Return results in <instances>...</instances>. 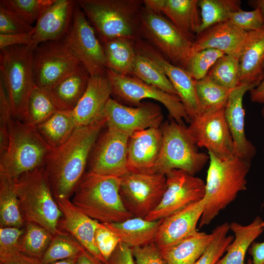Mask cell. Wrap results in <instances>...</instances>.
Masks as SVG:
<instances>
[{
	"label": "cell",
	"mask_w": 264,
	"mask_h": 264,
	"mask_svg": "<svg viewBox=\"0 0 264 264\" xmlns=\"http://www.w3.org/2000/svg\"><path fill=\"white\" fill-rule=\"evenodd\" d=\"M106 125L105 118L78 127L62 145L51 149L43 167L56 199H70L85 174L93 147Z\"/></svg>",
	"instance_id": "cell-1"
},
{
	"label": "cell",
	"mask_w": 264,
	"mask_h": 264,
	"mask_svg": "<svg viewBox=\"0 0 264 264\" xmlns=\"http://www.w3.org/2000/svg\"><path fill=\"white\" fill-rule=\"evenodd\" d=\"M208 154L210 162L204 196L207 202L199 228L209 224L240 192L246 189V176L251 166V161L235 155L220 159Z\"/></svg>",
	"instance_id": "cell-2"
},
{
	"label": "cell",
	"mask_w": 264,
	"mask_h": 264,
	"mask_svg": "<svg viewBox=\"0 0 264 264\" xmlns=\"http://www.w3.org/2000/svg\"><path fill=\"white\" fill-rule=\"evenodd\" d=\"M120 178L86 172L70 199L81 212L102 223L121 222L134 217L120 194Z\"/></svg>",
	"instance_id": "cell-3"
},
{
	"label": "cell",
	"mask_w": 264,
	"mask_h": 264,
	"mask_svg": "<svg viewBox=\"0 0 264 264\" xmlns=\"http://www.w3.org/2000/svg\"><path fill=\"white\" fill-rule=\"evenodd\" d=\"M102 43L118 38L141 39L139 15L142 0H76Z\"/></svg>",
	"instance_id": "cell-4"
},
{
	"label": "cell",
	"mask_w": 264,
	"mask_h": 264,
	"mask_svg": "<svg viewBox=\"0 0 264 264\" xmlns=\"http://www.w3.org/2000/svg\"><path fill=\"white\" fill-rule=\"evenodd\" d=\"M16 180V189L22 217L45 228L54 236L60 233L63 214L42 167L26 173Z\"/></svg>",
	"instance_id": "cell-5"
},
{
	"label": "cell",
	"mask_w": 264,
	"mask_h": 264,
	"mask_svg": "<svg viewBox=\"0 0 264 264\" xmlns=\"http://www.w3.org/2000/svg\"><path fill=\"white\" fill-rule=\"evenodd\" d=\"M31 46L16 45L0 51V81L6 90L14 119L24 121L28 101L35 87Z\"/></svg>",
	"instance_id": "cell-6"
},
{
	"label": "cell",
	"mask_w": 264,
	"mask_h": 264,
	"mask_svg": "<svg viewBox=\"0 0 264 264\" xmlns=\"http://www.w3.org/2000/svg\"><path fill=\"white\" fill-rule=\"evenodd\" d=\"M6 151L0 155V175L14 179L42 167L51 149L36 126L13 119Z\"/></svg>",
	"instance_id": "cell-7"
},
{
	"label": "cell",
	"mask_w": 264,
	"mask_h": 264,
	"mask_svg": "<svg viewBox=\"0 0 264 264\" xmlns=\"http://www.w3.org/2000/svg\"><path fill=\"white\" fill-rule=\"evenodd\" d=\"M160 129L161 148L151 171L165 175L177 169L194 175L201 171L210 159L209 155L198 152L187 127L171 119L163 123Z\"/></svg>",
	"instance_id": "cell-8"
},
{
	"label": "cell",
	"mask_w": 264,
	"mask_h": 264,
	"mask_svg": "<svg viewBox=\"0 0 264 264\" xmlns=\"http://www.w3.org/2000/svg\"><path fill=\"white\" fill-rule=\"evenodd\" d=\"M141 39L157 49L173 64L185 69L193 53L194 41L163 16L144 6L139 15Z\"/></svg>",
	"instance_id": "cell-9"
},
{
	"label": "cell",
	"mask_w": 264,
	"mask_h": 264,
	"mask_svg": "<svg viewBox=\"0 0 264 264\" xmlns=\"http://www.w3.org/2000/svg\"><path fill=\"white\" fill-rule=\"evenodd\" d=\"M166 177L152 171H130L120 177V194L134 217L145 218L160 203L166 189Z\"/></svg>",
	"instance_id": "cell-10"
},
{
	"label": "cell",
	"mask_w": 264,
	"mask_h": 264,
	"mask_svg": "<svg viewBox=\"0 0 264 264\" xmlns=\"http://www.w3.org/2000/svg\"><path fill=\"white\" fill-rule=\"evenodd\" d=\"M106 75L110 82L112 95L127 104L138 106L144 99H151L159 102L167 109L171 118L184 124L190 122L185 109L179 97L146 84L132 76L119 75L106 69Z\"/></svg>",
	"instance_id": "cell-11"
},
{
	"label": "cell",
	"mask_w": 264,
	"mask_h": 264,
	"mask_svg": "<svg viewBox=\"0 0 264 264\" xmlns=\"http://www.w3.org/2000/svg\"><path fill=\"white\" fill-rule=\"evenodd\" d=\"M81 65L63 39L44 42L33 49L35 84L47 91Z\"/></svg>",
	"instance_id": "cell-12"
},
{
	"label": "cell",
	"mask_w": 264,
	"mask_h": 264,
	"mask_svg": "<svg viewBox=\"0 0 264 264\" xmlns=\"http://www.w3.org/2000/svg\"><path fill=\"white\" fill-rule=\"evenodd\" d=\"M63 39L90 76L106 74L103 45L77 1L72 23Z\"/></svg>",
	"instance_id": "cell-13"
},
{
	"label": "cell",
	"mask_w": 264,
	"mask_h": 264,
	"mask_svg": "<svg viewBox=\"0 0 264 264\" xmlns=\"http://www.w3.org/2000/svg\"><path fill=\"white\" fill-rule=\"evenodd\" d=\"M106 127V131L100 133L90 154L88 171L120 178L130 172L128 146L131 134Z\"/></svg>",
	"instance_id": "cell-14"
},
{
	"label": "cell",
	"mask_w": 264,
	"mask_h": 264,
	"mask_svg": "<svg viewBox=\"0 0 264 264\" xmlns=\"http://www.w3.org/2000/svg\"><path fill=\"white\" fill-rule=\"evenodd\" d=\"M165 176L166 191L158 205L144 218L147 220L163 219L204 197L205 183L201 178L177 169Z\"/></svg>",
	"instance_id": "cell-15"
},
{
	"label": "cell",
	"mask_w": 264,
	"mask_h": 264,
	"mask_svg": "<svg viewBox=\"0 0 264 264\" xmlns=\"http://www.w3.org/2000/svg\"><path fill=\"white\" fill-rule=\"evenodd\" d=\"M187 129L198 147L206 149L220 159L233 155V142L224 108L200 114L191 120Z\"/></svg>",
	"instance_id": "cell-16"
},
{
	"label": "cell",
	"mask_w": 264,
	"mask_h": 264,
	"mask_svg": "<svg viewBox=\"0 0 264 264\" xmlns=\"http://www.w3.org/2000/svg\"><path fill=\"white\" fill-rule=\"evenodd\" d=\"M104 117L107 127L131 134L151 128H160L163 120L162 110L157 104L146 102L132 107L111 98L106 105Z\"/></svg>",
	"instance_id": "cell-17"
},
{
	"label": "cell",
	"mask_w": 264,
	"mask_h": 264,
	"mask_svg": "<svg viewBox=\"0 0 264 264\" xmlns=\"http://www.w3.org/2000/svg\"><path fill=\"white\" fill-rule=\"evenodd\" d=\"M136 51L154 62L166 74L175 88L191 120L200 114L196 81L183 68L175 65L146 41L135 42Z\"/></svg>",
	"instance_id": "cell-18"
},
{
	"label": "cell",
	"mask_w": 264,
	"mask_h": 264,
	"mask_svg": "<svg viewBox=\"0 0 264 264\" xmlns=\"http://www.w3.org/2000/svg\"><path fill=\"white\" fill-rule=\"evenodd\" d=\"M206 199L192 203L163 219L154 242L161 251L196 232Z\"/></svg>",
	"instance_id": "cell-19"
},
{
	"label": "cell",
	"mask_w": 264,
	"mask_h": 264,
	"mask_svg": "<svg viewBox=\"0 0 264 264\" xmlns=\"http://www.w3.org/2000/svg\"><path fill=\"white\" fill-rule=\"evenodd\" d=\"M56 201L63 214L59 229L69 234L95 258L107 264L95 241V231L100 222L81 212L70 199H59Z\"/></svg>",
	"instance_id": "cell-20"
},
{
	"label": "cell",
	"mask_w": 264,
	"mask_h": 264,
	"mask_svg": "<svg viewBox=\"0 0 264 264\" xmlns=\"http://www.w3.org/2000/svg\"><path fill=\"white\" fill-rule=\"evenodd\" d=\"M250 32L242 30L227 21L207 28L198 34L193 43V53L207 48L240 57L248 41Z\"/></svg>",
	"instance_id": "cell-21"
},
{
	"label": "cell",
	"mask_w": 264,
	"mask_h": 264,
	"mask_svg": "<svg viewBox=\"0 0 264 264\" xmlns=\"http://www.w3.org/2000/svg\"><path fill=\"white\" fill-rule=\"evenodd\" d=\"M76 4V0H54L34 26V48L42 43L61 40L66 36L72 23Z\"/></svg>",
	"instance_id": "cell-22"
},
{
	"label": "cell",
	"mask_w": 264,
	"mask_h": 264,
	"mask_svg": "<svg viewBox=\"0 0 264 264\" xmlns=\"http://www.w3.org/2000/svg\"><path fill=\"white\" fill-rule=\"evenodd\" d=\"M249 90V87L244 85L231 90L224 108V116L233 142V155L251 161L256 149L245 134L242 103L244 95Z\"/></svg>",
	"instance_id": "cell-23"
},
{
	"label": "cell",
	"mask_w": 264,
	"mask_h": 264,
	"mask_svg": "<svg viewBox=\"0 0 264 264\" xmlns=\"http://www.w3.org/2000/svg\"><path fill=\"white\" fill-rule=\"evenodd\" d=\"M111 95V88L106 74L90 76L85 93L72 111L77 127L104 118V110Z\"/></svg>",
	"instance_id": "cell-24"
},
{
	"label": "cell",
	"mask_w": 264,
	"mask_h": 264,
	"mask_svg": "<svg viewBox=\"0 0 264 264\" xmlns=\"http://www.w3.org/2000/svg\"><path fill=\"white\" fill-rule=\"evenodd\" d=\"M153 12L165 15L177 28L195 40L201 24L198 0H143Z\"/></svg>",
	"instance_id": "cell-25"
},
{
	"label": "cell",
	"mask_w": 264,
	"mask_h": 264,
	"mask_svg": "<svg viewBox=\"0 0 264 264\" xmlns=\"http://www.w3.org/2000/svg\"><path fill=\"white\" fill-rule=\"evenodd\" d=\"M162 135L160 128H151L132 133L128 146L129 171H151L160 154Z\"/></svg>",
	"instance_id": "cell-26"
},
{
	"label": "cell",
	"mask_w": 264,
	"mask_h": 264,
	"mask_svg": "<svg viewBox=\"0 0 264 264\" xmlns=\"http://www.w3.org/2000/svg\"><path fill=\"white\" fill-rule=\"evenodd\" d=\"M264 26L250 32L248 41L239 57L241 85L251 90L258 86L264 76Z\"/></svg>",
	"instance_id": "cell-27"
},
{
	"label": "cell",
	"mask_w": 264,
	"mask_h": 264,
	"mask_svg": "<svg viewBox=\"0 0 264 264\" xmlns=\"http://www.w3.org/2000/svg\"><path fill=\"white\" fill-rule=\"evenodd\" d=\"M90 77L81 65L47 91L59 110L75 109L86 90Z\"/></svg>",
	"instance_id": "cell-28"
},
{
	"label": "cell",
	"mask_w": 264,
	"mask_h": 264,
	"mask_svg": "<svg viewBox=\"0 0 264 264\" xmlns=\"http://www.w3.org/2000/svg\"><path fill=\"white\" fill-rule=\"evenodd\" d=\"M163 219L149 221L133 217L121 222L103 223L123 242L131 248L154 242Z\"/></svg>",
	"instance_id": "cell-29"
},
{
	"label": "cell",
	"mask_w": 264,
	"mask_h": 264,
	"mask_svg": "<svg viewBox=\"0 0 264 264\" xmlns=\"http://www.w3.org/2000/svg\"><path fill=\"white\" fill-rule=\"evenodd\" d=\"M260 217H256L249 224L243 225L236 222L229 224L234 234L233 241L228 245L226 254L216 264H253L252 260L245 263L246 253L254 240L263 232Z\"/></svg>",
	"instance_id": "cell-30"
},
{
	"label": "cell",
	"mask_w": 264,
	"mask_h": 264,
	"mask_svg": "<svg viewBox=\"0 0 264 264\" xmlns=\"http://www.w3.org/2000/svg\"><path fill=\"white\" fill-rule=\"evenodd\" d=\"M213 234L197 231L177 243L161 250L168 264H194L203 254Z\"/></svg>",
	"instance_id": "cell-31"
},
{
	"label": "cell",
	"mask_w": 264,
	"mask_h": 264,
	"mask_svg": "<svg viewBox=\"0 0 264 264\" xmlns=\"http://www.w3.org/2000/svg\"><path fill=\"white\" fill-rule=\"evenodd\" d=\"M135 42L118 38L102 42L105 56L106 69L123 76H131L136 51Z\"/></svg>",
	"instance_id": "cell-32"
},
{
	"label": "cell",
	"mask_w": 264,
	"mask_h": 264,
	"mask_svg": "<svg viewBox=\"0 0 264 264\" xmlns=\"http://www.w3.org/2000/svg\"><path fill=\"white\" fill-rule=\"evenodd\" d=\"M36 127L47 144L53 149L65 143L77 126L72 111L59 110Z\"/></svg>",
	"instance_id": "cell-33"
},
{
	"label": "cell",
	"mask_w": 264,
	"mask_h": 264,
	"mask_svg": "<svg viewBox=\"0 0 264 264\" xmlns=\"http://www.w3.org/2000/svg\"><path fill=\"white\" fill-rule=\"evenodd\" d=\"M22 217L14 178L0 175V226L22 228Z\"/></svg>",
	"instance_id": "cell-34"
},
{
	"label": "cell",
	"mask_w": 264,
	"mask_h": 264,
	"mask_svg": "<svg viewBox=\"0 0 264 264\" xmlns=\"http://www.w3.org/2000/svg\"><path fill=\"white\" fill-rule=\"evenodd\" d=\"M168 93L177 92L166 74L151 59L136 52L131 76Z\"/></svg>",
	"instance_id": "cell-35"
},
{
	"label": "cell",
	"mask_w": 264,
	"mask_h": 264,
	"mask_svg": "<svg viewBox=\"0 0 264 264\" xmlns=\"http://www.w3.org/2000/svg\"><path fill=\"white\" fill-rule=\"evenodd\" d=\"M241 4L239 0H198L201 24L197 35L213 25L227 21L230 14L242 9Z\"/></svg>",
	"instance_id": "cell-36"
},
{
	"label": "cell",
	"mask_w": 264,
	"mask_h": 264,
	"mask_svg": "<svg viewBox=\"0 0 264 264\" xmlns=\"http://www.w3.org/2000/svg\"><path fill=\"white\" fill-rule=\"evenodd\" d=\"M200 114L224 109L232 89L213 81L207 76L196 81Z\"/></svg>",
	"instance_id": "cell-37"
},
{
	"label": "cell",
	"mask_w": 264,
	"mask_h": 264,
	"mask_svg": "<svg viewBox=\"0 0 264 264\" xmlns=\"http://www.w3.org/2000/svg\"><path fill=\"white\" fill-rule=\"evenodd\" d=\"M60 230V229H59ZM86 249L67 233L60 230L54 235L48 247L40 259L42 264L79 256Z\"/></svg>",
	"instance_id": "cell-38"
},
{
	"label": "cell",
	"mask_w": 264,
	"mask_h": 264,
	"mask_svg": "<svg viewBox=\"0 0 264 264\" xmlns=\"http://www.w3.org/2000/svg\"><path fill=\"white\" fill-rule=\"evenodd\" d=\"M53 237L42 226L34 222H26L21 242V252L40 260Z\"/></svg>",
	"instance_id": "cell-39"
},
{
	"label": "cell",
	"mask_w": 264,
	"mask_h": 264,
	"mask_svg": "<svg viewBox=\"0 0 264 264\" xmlns=\"http://www.w3.org/2000/svg\"><path fill=\"white\" fill-rule=\"evenodd\" d=\"M59 110L47 90L35 86L29 97L25 122L36 126Z\"/></svg>",
	"instance_id": "cell-40"
},
{
	"label": "cell",
	"mask_w": 264,
	"mask_h": 264,
	"mask_svg": "<svg viewBox=\"0 0 264 264\" xmlns=\"http://www.w3.org/2000/svg\"><path fill=\"white\" fill-rule=\"evenodd\" d=\"M239 58L224 55L219 59L207 76L216 83L230 89L241 85Z\"/></svg>",
	"instance_id": "cell-41"
},
{
	"label": "cell",
	"mask_w": 264,
	"mask_h": 264,
	"mask_svg": "<svg viewBox=\"0 0 264 264\" xmlns=\"http://www.w3.org/2000/svg\"><path fill=\"white\" fill-rule=\"evenodd\" d=\"M55 0H1L0 5L33 25Z\"/></svg>",
	"instance_id": "cell-42"
},
{
	"label": "cell",
	"mask_w": 264,
	"mask_h": 264,
	"mask_svg": "<svg viewBox=\"0 0 264 264\" xmlns=\"http://www.w3.org/2000/svg\"><path fill=\"white\" fill-rule=\"evenodd\" d=\"M229 230L226 222L217 226L212 231L213 238L208 247L194 264H216L233 241V236H227Z\"/></svg>",
	"instance_id": "cell-43"
},
{
	"label": "cell",
	"mask_w": 264,
	"mask_h": 264,
	"mask_svg": "<svg viewBox=\"0 0 264 264\" xmlns=\"http://www.w3.org/2000/svg\"><path fill=\"white\" fill-rule=\"evenodd\" d=\"M225 54L213 48H207L192 53L185 69L195 80H199L207 76L216 62Z\"/></svg>",
	"instance_id": "cell-44"
},
{
	"label": "cell",
	"mask_w": 264,
	"mask_h": 264,
	"mask_svg": "<svg viewBox=\"0 0 264 264\" xmlns=\"http://www.w3.org/2000/svg\"><path fill=\"white\" fill-rule=\"evenodd\" d=\"M22 227H0V261L21 252V242L24 232Z\"/></svg>",
	"instance_id": "cell-45"
},
{
	"label": "cell",
	"mask_w": 264,
	"mask_h": 264,
	"mask_svg": "<svg viewBox=\"0 0 264 264\" xmlns=\"http://www.w3.org/2000/svg\"><path fill=\"white\" fill-rule=\"evenodd\" d=\"M227 22L242 30L251 32L258 30L264 26V17L258 8L250 11L241 9L230 14Z\"/></svg>",
	"instance_id": "cell-46"
},
{
	"label": "cell",
	"mask_w": 264,
	"mask_h": 264,
	"mask_svg": "<svg viewBox=\"0 0 264 264\" xmlns=\"http://www.w3.org/2000/svg\"><path fill=\"white\" fill-rule=\"evenodd\" d=\"M13 119L7 94L2 83L0 81V155L7 149L9 127Z\"/></svg>",
	"instance_id": "cell-47"
},
{
	"label": "cell",
	"mask_w": 264,
	"mask_h": 264,
	"mask_svg": "<svg viewBox=\"0 0 264 264\" xmlns=\"http://www.w3.org/2000/svg\"><path fill=\"white\" fill-rule=\"evenodd\" d=\"M34 26L7 8L0 5V34H22L31 32Z\"/></svg>",
	"instance_id": "cell-48"
},
{
	"label": "cell",
	"mask_w": 264,
	"mask_h": 264,
	"mask_svg": "<svg viewBox=\"0 0 264 264\" xmlns=\"http://www.w3.org/2000/svg\"><path fill=\"white\" fill-rule=\"evenodd\" d=\"M97 247L103 257L107 261L120 242L118 237L102 222H99L95 234Z\"/></svg>",
	"instance_id": "cell-49"
},
{
	"label": "cell",
	"mask_w": 264,
	"mask_h": 264,
	"mask_svg": "<svg viewBox=\"0 0 264 264\" xmlns=\"http://www.w3.org/2000/svg\"><path fill=\"white\" fill-rule=\"evenodd\" d=\"M131 248L136 264H168L154 242Z\"/></svg>",
	"instance_id": "cell-50"
},
{
	"label": "cell",
	"mask_w": 264,
	"mask_h": 264,
	"mask_svg": "<svg viewBox=\"0 0 264 264\" xmlns=\"http://www.w3.org/2000/svg\"><path fill=\"white\" fill-rule=\"evenodd\" d=\"M33 31L22 34H0V50L16 45H24L33 47Z\"/></svg>",
	"instance_id": "cell-51"
},
{
	"label": "cell",
	"mask_w": 264,
	"mask_h": 264,
	"mask_svg": "<svg viewBox=\"0 0 264 264\" xmlns=\"http://www.w3.org/2000/svg\"><path fill=\"white\" fill-rule=\"evenodd\" d=\"M107 264H135L132 248L120 242L108 259Z\"/></svg>",
	"instance_id": "cell-52"
},
{
	"label": "cell",
	"mask_w": 264,
	"mask_h": 264,
	"mask_svg": "<svg viewBox=\"0 0 264 264\" xmlns=\"http://www.w3.org/2000/svg\"><path fill=\"white\" fill-rule=\"evenodd\" d=\"M248 253L252 258L253 264H264V241L253 242L248 249Z\"/></svg>",
	"instance_id": "cell-53"
},
{
	"label": "cell",
	"mask_w": 264,
	"mask_h": 264,
	"mask_svg": "<svg viewBox=\"0 0 264 264\" xmlns=\"http://www.w3.org/2000/svg\"><path fill=\"white\" fill-rule=\"evenodd\" d=\"M0 264H42L40 260L22 253L0 261Z\"/></svg>",
	"instance_id": "cell-54"
},
{
	"label": "cell",
	"mask_w": 264,
	"mask_h": 264,
	"mask_svg": "<svg viewBox=\"0 0 264 264\" xmlns=\"http://www.w3.org/2000/svg\"><path fill=\"white\" fill-rule=\"evenodd\" d=\"M263 68L264 70V62ZM250 97L252 102L264 103V76L260 84L250 91Z\"/></svg>",
	"instance_id": "cell-55"
},
{
	"label": "cell",
	"mask_w": 264,
	"mask_h": 264,
	"mask_svg": "<svg viewBox=\"0 0 264 264\" xmlns=\"http://www.w3.org/2000/svg\"><path fill=\"white\" fill-rule=\"evenodd\" d=\"M77 264H104L86 250L78 257Z\"/></svg>",
	"instance_id": "cell-56"
},
{
	"label": "cell",
	"mask_w": 264,
	"mask_h": 264,
	"mask_svg": "<svg viewBox=\"0 0 264 264\" xmlns=\"http://www.w3.org/2000/svg\"><path fill=\"white\" fill-rule=\"evenodd\" d=\"M249 5L254 9H259L264 17V0H252L248 1Z\"/></svg>",
	"instance_id": "cell-57"
},
{
	"label": "cell",
	"mask_w": 264,
	"mask_h": 264,
	"mask_svg": "<svg viewBox=\"0 0 264 264\" xmlns=\"http://www.w3.org/2000/svg\"><path fill=\"white\" fill-rule=\"evenodd\" d=\"M78 257L59 260L47 264H77Z\"/></svg>",
	"instance_id": "cell-58"
},
{
	"label": "cell",
	"mask_w": 264,
	"mask_h": 264,
	"mask_svg": "<svg viewBox=\"0 0 264 264\" xmlns=\"http://www.w3.org/2000/svg\"><path fill=\"white\" fill-rule=\"evenodd\" d=\"M263 104V106L261 110V114H262V116L263 119H264V103Z\"/></svg>",
	"instance_id": "cell-59"
},
{
	"label": "cell",
	"mask_w": 264,
	"mask_h": 264,
	"mask_svg": "<svg viewBox=\"0 0 264 264\" xmlns=\"http://www.w3.org/2000/svg\"><path fill=\"white\" fill-rule=\"evenodd\" d=\"M261 226L262 227L264 228V220H263V221L261 222Z\"/></svg>",
	"instance_id": "cell-60"
},
{
	"label": "cell",
	"mask_w": 264,
	"mask_h": 264,
	"mask_svg": "<svg viewBox=\"0 0 264 264\" xmlns=\"http://www.w3.org/2000/svg\"><path fill=\"white\" fill-rule=\"evenodd\" d=\"M263 205L264 206V202H263Z\"/></svg>",
	"instance_id": "cell-61"
}]
</instances>
